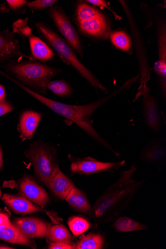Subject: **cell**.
I'll return each instance as SVG.
<instances>
[{
  "instance_id": "cell-25",
  "label": "cell",
  "mask_w": 166,
  "mask_h": 249,
  "mask_svg": "<svg viewBox=\"0 0 166 249\" xmlns=\"http://www.w3.org/2000/svg\"><path fill=\"white\" fill-rule=\"evenodd\" d=\"M109 37L112 43L118 49L129 52L132 48V43L129 36L124 31L111 32Z\"/></svg>"
},
{
  "instance_id": "cell-22",
  "label": "cell",
  "mask_w": 166,
  "mask_h": 249,
  "mask_svg": "<svg viewBox=\"0 0 166 249\" xmlns=\"http://www.w3.org/2000/svg\"><path fill=\"white\" fill-rule=\"evenodd\" d=\"M104 244V239L101 235L90 233L82 235L79 241L73 246L75 249H101Z\"/></svg>"
},
{
  "instance_id": "cell-15",
  "label": "cell",
  "mask_w": 166,
  "mask_h": 249,
  "mask_svg": "<svg viewBox=\"0 0 166 249\" xmlns=\"http://www.w3.org/2000/svg\"><path fill=\"white\" fill-rule=\"evenodd\" d=\"M2 200L17 213L26 214L45 212L42 208L34 205L30 200L23 196L5 194Z\"/></svg>"
},
{
  "instance_id": "cell-3",
  "label": "cell",
  "mask_w": 166,
  "mask_h": 249,
  "mask_svg": "<svg viewBox=\"0 0 166 249\" xmlns=\"http://www.w3.org/2000/svg\"><path fill=\"white\" fill-rule=\"evenodd\" d=\"M14 82L30 95L56 114L75 123L93 140L99 137V134L93 127L91 118L94 111L106 104V100L104 98L85 105H68L49 99L16 81Z\"/></svg>"
},
{
  "instance_id": "cell-4",
  "label": "cell",
  "mask_w": 166,
  "mask_h": 249,
  "mask_svg": "<svg viewBox=\"0 0 166 249\" xmlns=\"http://www.w3.org/2000/svg\"><path fill=\"white\" fill-rule=\"evenodd\" d=\"M36 27L38 33L51 45L64 62L73 66L79 74L96 90L99 89L102 92H107L108 89L96 76L81 62L74 49L61 36L44 22H36Z\"/></svg>"
},
{
  "instance_id": "cell-35",
  "label": "cell",
  "mask_w": 166,
  "mask_h": 249,
  "mask_svg": "<svg viewBox=\"0 0 166 249\" xmlns=\"http://www.w3.org/2000/svg\"><path fill=\"white\" fill-rule=\"evenodd\" d=\"M6 89L3 86L0 84V102L5 100Z\"/></svg>"
},
{
  "instance_id": "cell-6",
  "label": "cell",
  "mask_w": 166,
  "mask_h": 249,
  "mask_svg": "<svg viewBox=\"0 0 166 249\" xmlns=\"http://www.w3.org/2000/svg\"><path fill=\"white\" fill-rule=\"evenodd\" d=\"M47 13L65 40L83 58L84 53L80 36L63 9L55 6L50 8Z\"/></svg>"
},
{
  "instance_id": "cell-5",
  "label": "cell",
  "mask_w": 166,
  "mask_h": 249,
  "mask_svg": "<svg viewBox=\"0 0 166 249\" xmlns=\"http://www.w3.org/2000/svg\"><path fill=\"white\" fill-rule=\"evenodd\" d=\"M26 154L32 162L36 176L47 185L60 170L55 149L47 145L36 143Z\"/></svg>"
},
{
  "instance_id": "cell-11",
  "label": "cell",
  "mask_w": 166,
  "mask_h": 249,
  "mask_svg": "<svg viewBox=\"0 0 166 249\" xmlns=\"http://www.w3.org/2000/svg\"><path fill=\"white\" fill-rule=\"evenodd\" d=\"M15 224L30 238H43L48 237L51 225L36 217L17 218Z\"/></svg>"
},
{
  "instance_id": "cell-16",
  "label": "cell",
  "mask_w": 166,
  "mask_h": 249,
  "mask_svg": "<svg viewBox=\"0 0 166 249\" xmlns=\"http://www.w3.org/2000/svg\"><path fill=\"white\" fill-rule=\"evenodd\" d=\"M42 116L39 113L33 110H28L20 115L19 130L23 140H29L33 137Z\"/></svg>"
},
{
  "instance_id": "cell-23",
  "label": "cell",
  "mask_w": 166,
  "mask_h": 249,
  "mask_svg": "<svg viewBox=\"0 0 166 249\" xmlns=\"http://www.w3.org/2000/svg\"><path fill=\"white\" fill-rule=\"evenodd\" d=\"M49 243H65L72 244L73 237L65 226L56 225L51 228L49 234L47 238Z\"/></svg>"
},
{
  "instance_id": "cell-32",
  "label": "cell",
  "mask_w": 166,
  "mask_h": 249,
  "mask_svg": "<svg viewBox=\"0 0 166 249\" xmlns=\"http://www.w3.org/2000/svg\"><path fill=\"white\" fill-rule=\"evenodd\" d=\"M14 109L12 105L6 100L0 102V117L3 116Z\"/></svg>"
},
{
  "instance_id": "cell-2",
  "label": "cell",
  "mask_w": 166,
  "mask_h": 249,
  "mask_svg": "<svg viewBox=\"0 0 166 249\" xmlns=\"http://www.w3.org/2000/svg\"><path fill=\"white\" fill-rule=\"evenodd\" d=\"M4 68L16 81L44 96L48 95L47 86L49 83L63 71L57 68L29 60H11Z\"/></svg>"
},
{
  "instance_id": "cell-18",
  "label": "cell",
  "mask_w": 166,
  "mask_h": 249,
  "mask_svg": "<svg viewBox=\"0 0 166 249\" xmlns=\"http://www.w3.org/2000/svg\"><path fill=\"white\" fill-rule=\"evenodd\" d=\"M0 239L19 245L35 248L36 245L23 233L16 224L11 223L7 227L0 230Z\"/></svg>"
},
{
  "instance_id": "cell-7",
  "label": "cell",
  "mask_w": 166,
  "mask_h": 249,
  "mask_svg": "<svg viewBox=\"0 0 166 249\" xmlns=\"http://www.w3.org/2000/svg\"><path fill=\"white\" fill-rule=\"evenodd\" d=\"M125 161L121 162H104L87 157L85 159H73L71 158L70 169L75 174L90 175L118 169L124 166Z\"/></svg>"
},
{
  "instance_id": "cell-9",
  "label": "cell",
  "mask_w": 166,
  "mask_h": 249,
  "mask_svg": "<svg viewBox=\"0 0 166 249\" xmlns=\"http://www.w3.org/2000/svg\"><path fill=\"white\" fill-rule=\"evenodd\" d=\"M15 57L34 60L32 57L21 51L19 41L13 33L9 30L0 31V61L4 63Z\"/></svg>"
},
{
  "instance_id": "cell-1",
  "label": "cell",
  "mask_w": 166,
  "mask_h": 249,
  "mask_svg": "<svg viewBox=\"0 0 166 249\" xmlns=\"http://www.w3.org/2000/svg\"><path fill=\"white\" fill-rule=\"evenodd\" d=\"M136 171L134 165L124 171L99 196L91 211L94 218L100 223H107L120 217L146 182V179L137 181L132 178Z\"/></svg>"
},
{
  "instance_id": "cell-17",
  "label": "cell",
  "mask_w": 166,
  "mask_h": 249,
  "mask_svg": "<svg viewBox=\"0 0 166 249\" xmlns=\"http://www.w3.org/2000/svg\"><path fill=\"white\" fill-rule=\"evenodd\" d=\"M47 187L56 197L65 200L70 192L75 187L74 184L59 170L51 179Z\"/></svg>"
},
{
  "instance_id": "cell-37",
  "label": "cell",
  "mask_w": 166,
  "mask_h": 249,
  "mask_svg": "<svg viewBox=\"0 0 166 249\" xmlns=\"http://www.w3.org/2000/svg\"><path fill=\"white\" fill-rule=\"evenodd\" d=\"M14 249L12 247L7 246H0V249Z\"/></svg>"
},
{
  "instance_id": "cell-21",
  "label": "cell",
  "mask_w": 166,
  "mask_h": 249,
  "mask_svg": "<svg viewBox=\"0 0 166 249\" xmlns=\"http://www.w3.org/2000/svg\"><path fill=\"white\" fill-rule=\"evenodd\" d=\"M112 227L116 232H130L148 229L145 224L127 216L117 218L113 221Z\"/></svg>"
},
{
  "instance_id": "cell-10",
  "label": "cell",
  "mask_w": 166,
  "mask_h": 249,
  "mask_svg": "<svg viewBox=\"0 0 166 249\" xmlns=\"http://www.w3.org/2000/svg\"><path fill=\"white\" fill-rule=\"evenodd\" d=\"M141 96H143L142 109L145 123L150 129L158 132L161 128L162 121L157 100L151 94L148 87Z\"/></svg>"
},
{
  "instance_id": "cell-12",
  "label": "cell",
  "mask_w": 166,
  "mask_h": 249,
  "mask_svg": "<svg viewBox=\"0 0 166 249\" xmlns=\"http://www.w3.org/2000/svg\"><path fill=\"white\" fill-rule=\"evenodd\" d=\"M19 191L22 196L42 208L46 206L50 202L47 192L30 176H25L22 178L19 185Z\"/></svg>"
},
{
  "instance_id": "cell-19",
  "label": "cell",
  "mask_w": 166,
  "mask_h": 249,
  "mask_svg": "<svg viewBox=\"0 0 166 249\" xmlns=\"http://www.w3.org/2000/svg\"><path fill=\"white\" fill-rule=\"evenodd\" d=\"M29 40L33 59L41 62L51 61L54 59L53 51L40 38L31 35L29 36Z\"/></svg>"
},
{
  "instance_id": "cell-33",
  "label": "cell",
  "mask_w": 166,
  "mask_h": 249,
  "mask_svg": "<svg viewBox=\"0 0 166 249\" xmlns=\"http://www.w3.org/2000/svg\"><path fill=\"white\" fill-rule=\"evenodd\" d=\"M50 249H74V246L65 243H51L49 247Z\"/></svg>"
},
{
  "instance_id": "cell-8",
  "label": "cell",
  "mask_w": 166,
  "mask_h": 249,
  "mask_svg": "<svg viewBox=\"0 0 166 249\" xmlns=\"http://www.w3.org/2000/svg\"><path fill=\"white\" fill-rule=\"evenodd\" d=\"M158 58L154 64V71L159 76L161 92L166 96V26L165 21L158 22Z\"/></svg>"
},
{
  "instance_id": "cell-36",
  "label": "cell",
  "mask_w": 166,
  "mask_h": 249,
  "mask_svg": "<svg viewBox=\"0 0 166 249\" xmlns=\"http://www.w3.org/2000/svg\"><path fill=\"white\" fill-rule=\"evenodd\" d=\"M3 166V153L2 149L0 147V169L2 168Z\"/></svg>"
},
{
  "instance_id": "cell-38",
  "label": "cell",
  "mask_w": 166,
  "mask_h": 249,
  "mask_svg": "<svg viewBox=\"0 0 166 249\" xmlns=\"http://www.w3.org/2000/svg\"><path fill=\"white\" fill-rule=\"evenodd\" d=\"M1 190H0V197H1Z\"/></svg>"
},
{
  "instance_id": "cell-29",
  "label": "cell",
  "mask_w": 166,
  "mask_h": 249,
  "mask_svg": "<svg viewBox=\"0 0 166 249\" xmlns=\"http://www.w3.org/2000/svg\"><path fill=\"white\" fill-rule=\"evenodd\" d=\"M57 1L56 0H36L28 2L27 6L32 11H38L45 8H53Z\"/></svg>"
},
{
  "instance_id": "cell-34",
  "label": "cell",
  "mask_w": 166,
  "mask_h": 249,
  "mask_svg": "<svg viewBox=\"0 0 166 249\" xmlns=\"http://www.w3.org/2000/svg\"><path fill=\"white\" fill-rule=\"evenodd\" d=\"M9 216L3 213H0V230L11 224Z\"/></svg>"
},
{
  "instance_id": "cell-31",
  "label": "cell",
  "mask_w": 166,
  "mask_h": 249,
  "mask_svg": "<svg viewBox=\"0 0 166 249\" xmlns=\"http://www.w3.org/2000/svg\"><path fill=\"white\" fill-rule=\"evenodd\" d=\"M6 2L11 9L16 11L19 10L28 3L26 0H7Z\"/></svg>"
},
{
  "instance_id": "cell-28",
  "label": "cell",
  "mask_w": 166,
  "mask_h": 249,
  "mask_svg": "<svg viewBox=\"0 0 166 249\" xmlns=\"http://www.w3.org/2000/svg\"><path fill=\"white\" fill-rule=\"evenodd\" d=\"M138 80L139 76L137 75L136 77H133L129 80H127L122 86H121L119 88L117 89L116 90H114V92H112L108 96H110L111 97V100L112 98L116 97L117 95H119L120 94L124 92L125 90H126V89L131 88L132 85L134 84L135 83H136ZM98 143H99L100 145H102L103 147H105L107 149L112 152L117 157H120V153H118L117 152H116L104 139H103L101 142Z\"/></svg>"
},
{
  "instance_id": "cell-26",
  "label": "cell",
  "mask_w": 166,
  "mask_h": 249,
  "mask_svg": "<svg viewBox=\"0 0 166 249\" xmlns=\"http://www.w3.org/2000/svg\"><path fill=\"white\" fill-rule=\"evenodd\" d=\"M47 89L55 95L63 98H68L74 92L72 87L63 80L50 81Z\"/></svg>"
},
{
  "instance_id": "cell-20",
  "label": "cell",
  "mask_w": 166,
  "mask_h": 249,
  "mask_svg": "<svg viewBox=\"0 0 166 249\" xmlns=\"http://www.w3.org/2000/svg\"><path fill=\"white\" fill-rule=\"evenodd\" d=\"M69 206L82 213H91L92 208L84 193L75 187L65 199Z\"/></svg>"
},
{
  "instance_id": "cell-27",
  "label": "cell",
  "mask_w": 166,
  "mask_h": 249,
  "mask_svg": "<svg viewBox=\"0 0 166 249\" xmlns=\"http://www.w3.org/2000/svg\"><path fill=\"white\" fill-rule=\"evenodd\" d=\"M68 224L70 230L75 236L81 235L87 231L90 227V225L87 220L79 216L70 217L68 220Z\"/></svg>"
},
{
  "instance_id": "cell-30",
  "label": "cell",
  "mask_w": 166,
  "mask_h": 249,
  "mask_svg": "<svg viewBox=\"0 0 166 249\" xmlns=\"http://www.w3.org/2000/svg\"><path fill=\"white\" fill-rule=\"evenodd\" d=\"M85 1L91 5L98 6L101 9L107 8L112 13L116 19L119 20L122 19V17L118 16L115 12L111 10V8L109 7L108 3L106 1H104V0H86V1Z\"/></svg>"
},
{
  "instance_id": "cell-14",
  "label": "cell",
  "mask_w": 166,
  "mask_h": 249,
  "mask_svg": "<svg viewBox=\"0 0 166 249\" xmlns=\"http://www.w3.org/2000/svg\"><path fill=\"white\" fill-rule=\"evenodd\" d=\"M142 160L148 164L160 166L166 162V148L163 141L154 140L149 142L140 153Z\"/></svg>"
},
{
  "instance_id": "cell-13",
  "label": "cell",
  "mask_w": 166,
  "mask_h": 249,
  "mask_svg": "<svg viewBox=\"0 0 166 249\" xmlns=\"http://www.w3.org/2000/svg\"><path fill=\"white\" fill-rule=\"evenodd\" d=\"M80 31L83 34L93 38L107 39L111 33L108 21L104 15L90 20L77 22Z\"/></svg>"
},
{
  "instance_id": "cell-24",
  "label": "cell",
  "mask_w": 166,
  "mask_h": 249,
  "mask_svg": "<svg viewBox=\"0 0 166 249\" xmlns=\"http://www.w3.org/2000/svg\"><path fill=\"white\" fill-rule=\"evenodd\" d=\"M103 15L98 9L85 1H80L77 5L76 10L77 22L90 20Z\"/></svg>"
}]
</instances>
